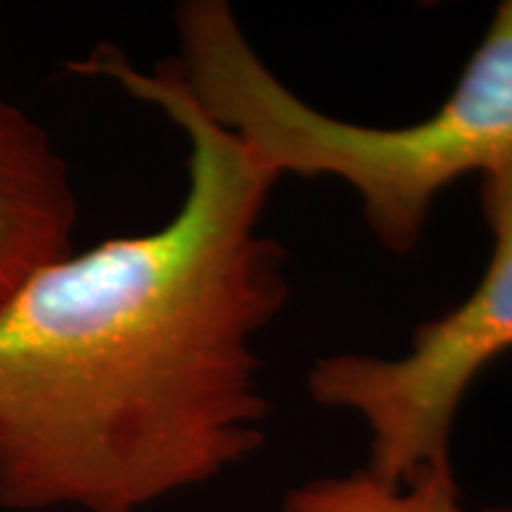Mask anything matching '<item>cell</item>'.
Segmentation results:
<instances>
[{
	"mask_svg": "<svg viewBox=\"0 0 512 512\" xmlns=\"http://www.w3.org/2000/svg\"><path fill=\"white\" fill-rule=\"evenodd\" d=\"M72 74L155 105L188 140L169 223L53 261L0 309V505L140 512L264 444L252 337L283 309L285 252L259 233L275 181L185 91L98 46Z\"/></svg>",
	"mask_w": 512,
	"mask_h": 512,
	"instance_id": "6da1fadb",
	"label": "cell"
},
{
	"mask_svg": "<svg viewBox=\"0 0 512 512\" xmlns=\"http://www.w3.org/2000/svg\"><path fill=\"white\" fill-rule=\"evenodd\" d=\"M185 91L275 176H335L363 202L368 226L396 254L415 249L432 202L467 174L512 159V0L432 117L399 128L332 119L299 100L259 60L223 0L176 10Z\"/></svg>",
	"mask_w": 512,
	"mask_h": 512,
	"instance_id": "7a4b0ae2",
	"label": "cell"
},
{
	"mask_svg": "<svg viewBox=\"0 0 512 512\" xmlns=\"http://www.w3.org/2000/svg\"><path fill=\"white\" fill-rule=\"evenodd\" d=\"M494 254L477 290L422 323L403 358L339 354L309 373L320 406L349 408L368 422V472L403 486L448 460V434L475 377L512 349V159L479 185Z\"/></svg>",
	"mask_w": 512,
	"mask_h": 512,
	"instance_id": "3957f363",
	"label": "cell"
},
{
	"mask_svg": "<svg viewBox=\"0 0 512 512\" xmlns=\"http://www.w3.org/2000/svg\"><path fill=\"white\" fill-rule=\"evenodd\" d=\"M79 209L43 126L0 100V309L41 268L72 254Z\"/></svg>",
	"mask_w": 512,
	"mask_h": 512,
	"instance_id": "277c9868",
	"label": "cell"
},
{
	"mask_svg": "<svg viewBox=\"0 0 512 512\" xmlns=\"http://www.w3.org/2000/svg\"><path fill=\"white\" fill-rule=\"evenodd\" d=\"M283 512H463V508L451 460H444L403 486L382 482L368 470L313 479L287 494ZM482 512H512V508Z\"/></svg>",
	"mask_w": 512,
	"mask_h": 512,
	"instance_id": "5b68a950",
	"label": "cell"
}]
</instances>
